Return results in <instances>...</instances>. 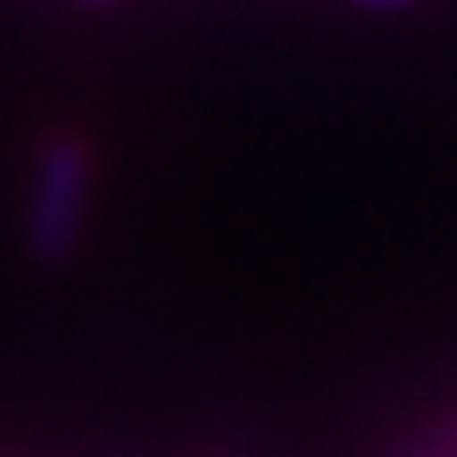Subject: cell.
Masks as SVG:
<instances>
[{"label": "cell", "mask_w": 457, "mask_h": 457, "mask_svg": "<svg viewBox=\"0 0 457 457\" xmlns=\"http://www.w3.org/2000/svg\"><path fill=\"white\" fill-rule=\"evenodd\" d=\"M87 204H92V153L82 137H51L31 179V245L41 260H62L82 239Z\"/></svg>", "instance_id": "obj_1"}]
</instances>
